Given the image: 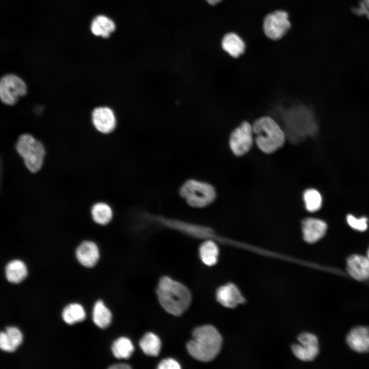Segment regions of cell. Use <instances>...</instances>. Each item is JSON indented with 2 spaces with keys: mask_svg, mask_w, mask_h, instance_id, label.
<instances>
[{
  "mask_svg": "<svg viewBox=\"0 0 369 369\" xmlns=\"http://www.w3.org/2000/svg\"><path fill=\"white\" fill-rule=\"evenodd\" d=\"M193 339L186 345L190 355L202 362L213 360L219 353L222 337L216 329L211 325L198 326L192 332Z\"/></svg>",
  "mask_w": 369,
  "mask_h": 369,
  "instance_id": "cell-1",
  "label": "cell"
},
{
  "mask_svg": "<svg viewBox=\"0 0 369 369\" xmlns=\"http://www.w3.org/2000/svg\"><path fill=\"white\" fill-rule=\"evenodd\" d=\"M156 293L162 307L168 313L175 316L181 315L191 302V294L189 289L169 277L160 278Z\"/></svg>",
  "mask_w": 369,
  "mask_h": 369,
  "instance_id": "cell-2",
  "label": "cell"
},
{
  "mask_svg": "<svg viewBox=\"0 0 369 369\" xmlns=\"http://www.w3.org/2000/svg\"><path fill=\"white\" fill-rule=\"evenodd\" d=\"M255 142L259 149L266 154L272 153L282 147L285 141V134L272 118L262 116L252 124Z\"/></svg>",
  "mask_w": 369,
  "mask_h": 369,
  "instance_id": "cell-3",
  "label": "cell"
},
{
  "mask_svg": "<svg viewBox=\"0 0 369 369\" xmlns=\"http://www.w3.org/2000/svg\"><path fill=\"white\" fill-rule=\"evenodd\" d=\"M16 149L24 160L27 168L32 173L39 171L43 165L45 149L43 144L30 134L19 136Z\"/></svg>",
  "mask_w": 369,
  "mask_h": 369,
  "instance_id": "cell-4",
  "label": "cell"
},
{
  "mask_svg": "<svg viewBox=\"0 0 369 369\" xmlns=\"http://www.w3.org/2000/svg\"><path fill=\"white\" fill-rule=\"evenodd\" d=\"M180 193L189 205L196 208L204 207L215 198V191L212 186L195 180L186 182L181 187Z\"/></svg>",
  "mask_w": 369,
  "mask_h": 369,
  "instance_id": "cell-5",
  "label": "cell"
},
{
  "mask_svg": "<svg viewBox=\"0 0 369 369\" xmlns=\"http://www.w3.org/2000/svg\"><path fill=\"white\" fill-rule=\"evenodd\" d=\"M27 90L25 82L16 75L8 74L1 78L0 98L5 105H15L21 97L27 94Z\"/></svg>",
  "mask_w": 369,
  "mask_h": 369,
  "instance_id": "cell-6",
  "label": "cell"
},
{
  "mask_svg": "<svg viewBox=\"0 0 369 369\" xmlns=\"http://www.w3.org/2000/svg\"><path fill=\"white\" fill-rule=\"evenodd\" d=\"M252 125L243 121L231 133L229 139L230 149L234 154L242 156L251 149L254 142Z\"/></svg>",
  "mask_w": 369,
  "mask_h": 369,
  "instance_id": "cell-7",
  "label": "cell"
},
{
  "mask_svg": "<svg viewBox=\"0 0 369 369\" xmlns=\"http://www.w3.org/2000/svg\"><path fill=\"white\" fill-rule=\"evenodd\" d=\"M288 17V13L282 10L267 15L263 21V30L265 35L273 40L283 37L291 27Z\"/></svg>",
  "mask_w": 369,
  "mask_h": 369,
  "instance_id": "cell-8",
  "label": "cell"
},
{
  "mask_svg": "<svg viewBox=\"0 0 369 369\" xmlns=\"http://www.w3.org/2000/svg\"><path fill=\"white\" fill-rule=\"evenodd\" d=\"M298 340L299 344L292 346L295 356L302 361L313 360L319 352L317 337L310 333H303L298 336Z\"/></svg>",
  "mask_w": 369,
  "mask_h": 369,
  "instance_id": "cell-9",
  "label": "cell"
},
{
  "mask_svg": "<svg viewBox=\"0 0 369 369\" xmlns=\"http://www.w3.org/2000/svg\"><path fill=\"white\" fill-rule=\"evenodd\" d=\"M91 118L94 128L101 134H110L116 127L117 118L115 112L108 106L95 108L92 111Z\"/></svg>",
  "mask_w": 369,
  "mask_h": 369,
  "instance_id": "cell-10",
  "label": "cell"
},
{
  "mask_svg": "<svg viewBox=\"0 0 369 369\" xmlns=\"http://www.w3.org/2000/svg\"><path fill=\"white\" fill-rule=\"evenodd\" d=\"M346 270L355 279L363 281L369 279V258L366 256L354 254L346 260Z\"/></svg>",
  "mask_w": 369,
  "mask_h": 369,
  "instance_id": "cell-11",
  "label": "cell"
},
{
  "mask_svg": "<svg viewBox=\"0 0 369 369\" xmlns=\"http://www.w3.org/2000/svg\"><path fill=\"white\" fill-rule=\"evenodd\" d=\"M346 341L348 346L357 352H369V327L359 326L353 328L348 334Z\"/></svg>",
  "mask_w": 369,
  "mask_h": 369,
  "instance_id": "cell-12",
  "label": "cell"
},
{
  "mask_svg": "<svg viewBox=\"0 0 369 369\" xmlns=\"http://www.w3.org/2000/svg\"><path fill=\"white\" fill-rule=\"evenodd\" d=\"M216 299L221 305L229 308H234L245 301L237 287L232 283L218 289Z\"/></svg>",
  "mask_w": 369,
  "mask_h": 369,
  "instance_id": "cell-13",
  "label": "cell"
},
{
  "mask_svg": "<svg viewBox=\"0 0 369 369\" xmlns=\"http://www.w3.org/2000/svg\"><path fill=\"white\" fill-rule=\"evenodd\" d=\"M326 230V223L319 219L308 218L302 222L303 238L310 243H315L323 237Z\"/></svg>",
  "mask_w": 369,
  "mask_h": 369,
  "instance_id": "cell-14",
  "label": "cell"
},
{
  "mask_svg": "<svg viewBox=\"0 0 369 369\" xmlns=\"http://www.w3.org/2000/svg\"><path fill=\"white\" fill-rule=\"evenodd\" d=\"M76 256L83 265L88 268L93 267L99 258L98 248L93 241H83L76 250Z\"/></svg>",
  "mask_w": 369,
  "mask_h": 369,
  "instance_id": "cell-15",
  "label": "cell"
},
{
  "mask_svg": "<svg viewBox=\"0 0 369 369\" xmlns=\"http://www.w3.org/2000/svg\"><path fill=\"white\" fill-rule=\"evenodd\" d=\"M162 221L169 227H173L197 237H210L212 234L211 230L206 227L191 224L176 220L162 219Z\"/></svg>",
  "mask_w": 369,
  "mask_h": 369,
  "instance_id": "cell-16",
  "label": "cell"
},
{
  "mask_svg": "<svg viewBox=\"0 0 369 369\" xmlns=\"http://www.w3.org/2000/svg\"><path fill=\"white\" fill-rule=\"evenodd\" d=\"M222 47L229 55L238 57L243 54L245 49L243 40L235 33L226 34L222 40Z\"/></svg>",
  "mask_w": 369,
  "mask_h": 369,
  "instance_id": "cell-17",
  "label": "cell"
},
{
  "mask_svg": "<svg viewBox=\"0 0 369 369\" xmlns=\"http://www.w3.org/2000/svg\"><path fill=\"white\" fill-rule=\"evenodd\" d=\"M115 29V24L110 18L104 15H98L94 18L91 25V30L96 36L108 37Z\"/></svg>",
  "mask_w": 369,
  "mask_h": 369,
  "instance_id": "cell-18",
  "label": "cell"
},
{
  "mask_svg": "<svg viewBox=\"0 0 369 369\" xmlns=\"http://www.w3.org/2000/svg\"><path fill=\"white\" fill-rule=\"evenodd\" d=\"M5 274L9 282L18 283L23 280L27 275L26 266L24 262L20 260H13L6 266Z\"/></svg>",
  "mask_w": 369,
  "mask_h": 369,
  "instance_id": "cell-19",
  "label": "cell"
},
{
  "mask_svg": "<svg viewBox=\"0 0 369 369\" xmlns=\"http://www.w3.org/2000/svg\"><path fill=\"white\" fill-rule=\"evenodd\" d=\"M139 346L147 355L157 356L161 348V341L155 334L148 332L146 333L139 341Z\"/></svg>",
  "mask_w": 369,
  "mask_h": 369,
  "instance_id": "cell-20",
  "label": "cell"
},
{
  "mask_svg": "<svg viewBox=\"0 0 369 369\" xmlns=\"http://www.w3.org/2000/svg\"><path fill=\"white\" fill-rule=\"evenodd\" d=\"M111 320L112 314L110 311L101 300H98L94 305L93 311V320L94 323L100 328L105 329L110 324Z\"/></svg>",
  "mask_w": 369,
  "mask_h": 369,
  "instance_id": "cell-21",
  "label": "cell"
},
{
  "mask_svg": "<svg viewBox=\"0 0 369 369\" xmlns=\"http://www.w3.org/2000/svg\"><path fill=\"white\" fill-rule=\"evenodd\" d=\"M114 356L118 359H128L132 355L134 347L131 341L125 337H121L112 344L111 347Z\"/></svg>",
  "mask_w": 369,
  "mask_h": 369,
  "instance_id": "cell-22",
  "label": "cell"
},
{
  "mask_svg": "<svg viewBox=\"0 0 369 369\" xmlns=\"http://www.w3.org/2000/svg\"><path fill=\"white\" fill-rule=\"evenodd\" d=\"M218 252L217 245L212 240L206 241L199 249L200 258L208 266L213 265L217 262Z\"/></svg>",
  "mask_w": 369,
  "mask_h": 369,
  "instance_id": "cell-23",
  "label": "cell"
},
{
  "mask_svg": "<svg viewBox=\"0 0 369 369\" xmlns=\"http://www.w3.org/2000/svg\"><path fill=\"white\" fill-rule=\"evenodd\" d=\"M91 215L96 223L100 225H105L111 221L113 212L111 207L107 203L98 202L92 207Z\"/></svg>",
  "mask_w": 369,
  "mask_h": 369,
  "instance_id": "cell-24",
  "label": "cell"
},
{
  "mask_svg": "<svg viewBox=\"0 0 369 369\" xmlns=\"http://www.w3.org/2000/svg\"><path fill=\"white\" fill-rule=\"evenodd\" d=\"M62 316L64 321L69 324L84 320L86 317L83 306L77 303H72L63 310Z\"/></svg>",
  "mask_w": 369,
  "mask_h": 369,
  "instance_id": "cell-25",
  "label": "cell"
},
{
  "mask_svg": "<svg viewBox=\"0 0 369 369\" xmlns=\"http://www.w3.org/2000/svg\"><path fill=\"white\" fill-rule=\"evenodd\" d=\"M303 199L305 208L309 212H316L321 206V196L319 192L315 189L306 190L304 193Z\"/></svg>",
  "mask_w": 369,
  "mask_h": 369,
  "instance_id": "cell-26",
  "label": "cell"
},
{
  "mask_svg": "<svg viewBox=\"0 0 369 369\" xmlns=\"http://www.w3.org/2000/svg\"><path fill=\"white\" fill-rule=\"evenodd\" d=\"M5 333L13 352H14L22 342V334L20 331L15 327H7Z\"/></svg>",
  "mask_w": 369,
  "mask_h": 369,
  "instance_id": "cell-27",
  "label": "cell"
},
{
  "mask_svg": "<svg viewBox=\"0 0 369 369\" xmlns=\"http://www.w3.org/2000/svg\"><path fill=\"white\" fill-rule=\"evenodd\" d=\"M346 220L349 225L355 230L364 231L367 228V218L366 217L356 218L353 215L349 214L347 216Z\"/></svg>",
  "mask_w": 369,
  "mask_h": 369,
  "instance_id": "cell-28",
  "label": "cell"
},
{
  "mask_svg": "<svg viewBox=\"0 0 369 369\" xmlns=\"http://www.w3.org/2000/svg\"><path fill=\"white\" fill-rule=\"evenodd\" d=\"M159 369H179L181 366L179 363L173 358H166L162 360L158 365Z\"/></svg>",
  "mask_w": 369,
  "mask_h": 369,
  "instance_id": "cell-29",
  "label": "cell"
},
{
  "mask_svg": "<svg viewBox=\"0 0 369 369\" xmlns=\"http://www.w3.org/2000/svg\"><path fill=\"white\" fill-rule=\"evenodd\" d=\"M0 348L4 351L13 352L5 332H2L0 334Z\"/></svg>",
  "mask_w": 369,
  "mask_h": 369,
  "instance_id": "cell-30",
  "label": "cell"
},
{
  "mask_svg": "<svg viewBox=\"0 0 369 369\" xmlns=\"http://www.w3.org/2000/svg\"><path fill=\"white\" fill-rule=\"evenodd\" d=\"M354 12L358 15L365 14L369 18V9L361 2L360 7L354 9Z\"/></svg>",
  "mask_w": 369,
  "mask_h": 369,
  "instance_id": "cell-31",
  "label": "cell"
},
{
  "mask_svg": "<svg viewBox=\"0 0 369 369\" xmlns=\"http://www.w3.org/2000/svg\"><path fill=\"white\" fill-rule=\"evenodd\" d=\"M131 367L128 364L124 363L114 364L109 367V368L111 369H129Z\"/></svg>",
  "mask_w": 369,
  "mask_h": 369,
  "instance_id": "cell-32",
  "label": "cell"
},
{
  "mask_svg": "<svg viewBox=\"0 0 369 369\" xmlns=\"http://www.w3.org/2000/svg\"><path fill=\"white\" fill-rule=\"evenodd\" d=\"M208 3L211 5H214L219 3L222 0H206Z\"/></svg>",
  "mask_w": 369,
  "mask_h": 369,
  "instance_id": "cell-33",
  "label": "cell"
},
{
  "mask_svg": "<svg viewBox=\"0 0 369 369\" xmlns=\"http://www.w3.org/2000/svg\"><path fill=\"white\" fill-rule=\"evenodd\" d=\"M361 3L364 5L367 9H369V0H362Z\"/></svg>",
  "mask_w": 369,
  "mask_h": 369,
  "instance_id": "cell-34",
  "label": "cell"
},
{
  "mask_svg": "<svg viewBox=\"0 0 369 369\" xmlns=\"http://www.w3.org/2000/svg\"><path fill=\"white\" fill-rule=\"evenodd\" d=\"M367 257L369 258V249H368L367 252Z\"/></svg>",
  "mask_w": 369,
  "mask_h": 369,
  "instance_id": "cell-35",
  "label": "cell"
}]
</instances>
